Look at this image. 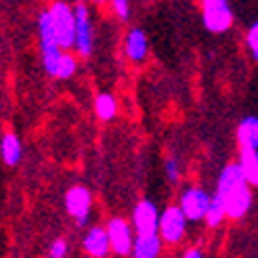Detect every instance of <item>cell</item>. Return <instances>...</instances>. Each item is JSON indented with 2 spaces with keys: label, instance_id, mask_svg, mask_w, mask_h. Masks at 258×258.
Wrapping results in <instances>:
<instances>
[{
  "label": "cell",
  "instance_id": "obj_5",
  "mask_svg": "<svg viewBox=\"0 0 258 258\" xmlns=\"http://www.w3.org/2000/svg\"><path fill=\"white\" fill-rule=\"evenodd\" d=\"M187 216L183 214V210L176 206H168L162 214H160V223H158V235L162 237L164 243H170L176 246L185 239L187 233Z\"/></svg>",
  "mask_w": 258,
  "mask_h": 258
},
{
  "label": "cell",
  "instance_id": "obj_4",
  "mask_svg": "<svg viewBox=\"0 0 258 258\" xmlns=\"http://www.w3.org/2000/svg\"><path fill=\"white\" fill-rule=\"evenodd\" d=\"M38 36H40V50H42V63H44V70L48 76H55L57 72V63L59 57L63 53V48L59 46L55 32H53V25H50V17H48V11H42L38 15Z\"/></svg>",
  "mask_w": 258,
  "mask_h": 258
},
{
  "label": "cell",
  "instance_id": "obj_8",
  "mask_svg": "<svg viewBox=\"0 0 258 258\" xmlns=\"http://www.w3.org/2000/svg\"><path fill=\"white\" fill-rule=\"evenodd\" d=\"M107 237H109V246L111 252L118 254V256H131L133 252V225L126 223L124 218H111L107 223Z\"/></svg>",
  "mask_w": 258,
  "mask_h": 258
},
{
  "label": "cell",
  "instance_id": "obj_10",
  "mask_svg": "<svg viewBox=\"0 0 258 258\" xmlns=\"http://www.w3.org/2000/svg\"><path fill=\"white\" fill-rule=\"evenodd\" d=\"M90 204H93V198H90V191L86 187H72L66 193L68 214L76 218L78 227H86L90 216Z\"/></svg>",
  "mask_w": 258,
  "mask_h": 258
},
{
  "label": "cell",
  "instance_id": "obj_11",
  "mask_svg": "<svg viewBox=\"0 0 258 258\" xmlns=\"http://www.w3.org/2000/svg\"><path fill=\"white\" fill-rule=\"evenodd\" d=\"M82 248L90 258H105L111 252L107 229L105 227H93L88 229V233L82 241Z\"/></svg>",
  "mask_w": 258,
  "mask_h": 258
},
{
  "label": "cell",
  "instance_id": "obj_22",
  "mask_svg": "<svg viewBox=\"0 0 258 258\" xmlns=\"http://www.w3.org/2000/svg\"><path fill=\"white\" fill-rule=\"evenodd\" d=\"M111 3V9L113 13L118 15L122 21H126L128 17H131V0H109Z\"/></svg>",
  "mask_w": 258,
  "mask_h": 258
},
{
  "label": "cell",
  "instance_id": "obj_9",
  "mask_svg": "<svg viewBox=\"0 0 258 258\" xmlns=\"http://www.w3.org/2000/svg\"><path fill=\"white\" fill-rule=\"evenodd\" d=\"M158 223H160L158 206L149 200H141L133 210V231H137V235L158 233Z\"/></svg>",
  "mask_w": 258,
  "mask_h": 258
},
{
  "label": "cell",
  "instance_id": "obj_13",
  "mask_svg": "<svg viewBox=\"0 0 258 258\" xmlns=\"http://www.w3.org/2000/svg\"><path fill=\"white\" fill-rule=\"evenodd\" d=\"M164 241L158 233H145V235H137L133 241V258H158L162 254Z\"/></svg>",
  "mask_w": 258,
  "mask_h": 258
},
{
  "label": "cell",
  "instance_id": "obj_19",
  "mask_svg": "<svg viewBox=\"0 0 258 258\" xmlns=\"http://www.w3.org/2000/svg\"><path fill=\"white\" fill-rule=\"evenodd\" d=\"M78 70V61L72 53H61L59 57V63H57V72H55V78H61V80H70L72 76Z\"/></svg>",
  "mask_w": 258,
  "mask_h": 258
},
{
  "label": "cell",
  "instance_id": "obj_21",
  "mask_svg": "<svg viewBox=\"0 0 258 258\" xmlns=\"http://www.w3.org/2000/svg\"><path fill=\"white\" fill-rule=\"evenodd\" d=\"M164 172H166V178H168L170 183H178V178H180V166H178L176 158H166Z\"/></svg>",
  "mask_w": 258,
  "mask_h": 258
},
{
  "label": "cell",
  "instance_id": "obj_15",
  "mask_svg": "<svg viewBox=\"0 0 258 258\" xmlns=\"http://www.w3.org/2000/svg\"><path fill=\"white\" fill-rule=\"evenodd\" d=\"M0 156H3L7 166H17L21 162L23 149H21V141L17 135L7 133L3 137V141H0Z\"/></svg>",
  "mask_w": 258,
  "mask_h": 258
},
{
  "label": "cell",
  "instance_id": "obj_6",
  "mask_svg": "<svg viewBox=\"0 0 258 258\" xmlns=\"http://www.w3.org/2000/svg\"><path fill=\"white\" fill-rule=\"evenodd\" d=\"M212 196L208 191H204L202 187H187L178 198V208L183 210V214L187 216V221L198 223L204 221L206 210L210 206Z\"/></svg>",
  "mask_w": 258,
  "mask_h": 258
},
{
  "label": "cell",
  "instance_id": "obj_1",
  "mask_svg": "<svg viewBox=\"0 0 258 258\" xmlns=\"http://www.w3.org/2000/svg\"><path fill=\"white\" fill-rule=\"evenodd\" d=\"M214 198L221 200L225 214L231 221H241L252 208L254 193L248 183L246 174H243L239 162H231L218 174L216 180V193Z\"/></svg>",
  "mask_w": 258,
  "mask_h": 258
},
{
  "label": "cell",
  "instance_id": "obj_20",
  "mask_svg": "<svg viewBox=\"0 0 258 258\" xmlns=\"http://www.w3.org/2000/svg\"><path fill=\"white\" fill-rule=\"evenodd\" d=\"M246 48H248L250 57L258 63V19L250 25L248 32H246Z\"/></svg>",
  "mask_w": 258,
  "mask_h": 258
},
{
  "label": "cell",
  "instance_id": "obj_3",
  "mask_svg": "<svg viewBox=\"0 0 258 258\" xmlns=\"http://www.w3.org/2000/svg\"><path fill=\"white\" fill-rule=\"evenodd\" d=\"M202 21L210 34H225L235 21L231 0H202Z\"/></svg>",
  "mask_w": 258,
  "mask_h": 258
},
{
  "label": "cell",
  "instance_id": "obj_24",
  "mask_svg": "<svg viewBox=\"0 0 258 258\" xmlns=\"http://www.w3.org/2000/svg\"><path fill=\"white\" fill-rule=\"evenodd\" d=\"M183 258H204V252H202L200 248H189V250L183 254Z\"/></svg>",
  "mask_w": 258,
  "mask_h": 258
},
{
  "label": "cell",
  "instance_id": "obj_25",
  "mask_svg": "<svg viewBox=\"0 0 258 258\" xmlns=\"http://www.w3.org/2000/svg\"><path fill=\"white\" fill-rule=\"evenodd\" d=\"M93 3H97V5H103V3H109V0H93Z\"/></svg>",
  "mask_w": 258,
  "mask_h": 258
},
{
  "label": "cell",
  "instance_id": "obj_17",
  "mask_svg": "<svg viewBox=\"0 0 258 258\" xmlns=\"http://www.w3.org/2000/svg\"><path fill=\"white\" fill-rule=\"evenodd\" d=\"M95 113H97V118L103 120V122L113 120L115 113H118V101H115L113 95H109V93L97 95V99H95Z\"/></svg>",
  "mask_w": 258,
  "mask_h": 258
},
{
  "label": "cell",
  "instance_id": "obj_16",
  "mask_svg": "<svg viewBox=\"0 0 258 258\" xmlns=\"http://www.w3.org/2000/svg\"><path fill=\"white\" fill-rule=\"evenodd\" d=\"M239 166L246 174L250 187L258 189V151L256 149H239Z\"/></svg>",
  "mask_w": 258,
  "mask_h": 258
},
{
  "label": "cell",
  "instance_id": "obj_2",
  "mask_svg": "<svg viewBox=\"0 0 258 258\" xmlns=\"http://www.w3.org/2000/svg\"><path fill=\"white\" fill-rule=\"evenodd\" d=\"M50 25H53L55 38L61 48H74V36H76V17H74V7H70L63 0H57L48 9Z\"/></svg>",
  "mask_w": 258,
  "mask_h": 258
},
{
  "label": "cell",
  "instance_id": "obj_23",
  "mask_svg": "<svg viewBox=\"0 0 258 258\" xmlns=\"http://www.w3.org/2000/svg\"><path fill=\"white\" fill-rule=\"evenodd\" d=\"M66 256H68V241L55 239L48 248V258H66Z\"/></svg>",
  "mask_w": 258,
  "mask_h": 258
},
{
  "label": "cell",
  "instance_id": "obj_7",
  "mask_svg": "<svg viewBox=\"0 0 258 258\" xmlns=\"http://www.w3.org/2000/svg\"><path fill=\"white\" fill-rule=\"evenodd\" d=\"M76 17V36H74V48L80 57H90L93 53V21H90V13L86 5L78 3L74 7Z\"/></svg>",
  "mask_w": 258,
  "mask_h": 258
},
{
  "label": "cell",
  "instance_id": "obj_12",
  "mask_svg": "<svg viewBox=\"0 0 258 258\" xmlns=\"http://www.w3.org/2000/svg\"><path fill=\"white\" fill-rule=\"evenodd\" d=\"M124 53L126 57L131 59L133 63H143L147 59L149 53V40L145 32L141 28H133L131 32L126 34V40H124Z\"/></svg>",
  "mask_w": 258,
  "mask_h": 258
},
{
  "label": "cell",
  "instance_id": "obj_14",
  "mask_svg": "<svg viewBox=\"0 0 258 258\" xmlns=\"http://www.w3.org/2000/svg\"><path fill=\"white\" fill-rule=\"evenodd\" d=\"M237 145L239 149H256L258 151V115H246L237 124Z\"/></svg>",
  "mask_w": 258,
  "mask_h": 258
},
{
  "label": "cell",
  "instance_id": "obj_18",
  "mask_svg": "<svg viewBox=\"0 0 258 258\" xmlns=\"http://www.w3.org/2000/svg\"><path fill=\"white\" fill-rule=\"evenodd\" d=\"M204 221H206V225H208L210 229H218V227H221V225L227 221L225 208H223V204H221V200H218V198H214V196H212L208 210H206Z\"/></svg>",
  "mask_w": 258,
  "mask_h": 258
}]
</instances>
